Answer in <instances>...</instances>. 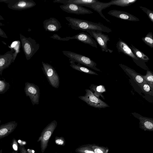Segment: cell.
<instances>
[{"mask_svg": "<svg viewBox=\"0 0 153 153\" xmlns=\"http://www.w3.org/2000/svg\"><path fill=\"white\" fill-rule=\"evenodd\" d=\"M65 18L69 22L68 25L74 30L85 31H99L108 33L112 32L110 28L100 23H94L70 17H66Z\"/></svg>", "mask_w": 153, "mask_h": 153, "instance_id": "6da1fadb", "label": "cell"}, {"mask_svg": "<svg viewBox=\"0 0 153 153\" xmlns=\"http://www.w3.org/2000/svg\"><path fill=\"white\" fill-rule=\"evenodd\" d=\"M22 48L27 60H30L39 49L40 45L30 37H26L19 34Z\"/></svg>", "mask_w": 153, "mask_h": 153, "instance_id": "7a4b0ae2", "label": "cell"}, {"mask_svg": "<svg viewBox=\"0 0 153 153\" xmlns=\"http://www.w3.org/2000/svg\"><path fill=\"white\" fill-rule=\"evenodd\" d=\"M63 54L69 58V60L79 63L97 71L100 72V69L96 66L97 63L89 58L74 52L63 51Z\"/></svg>", "mask_w": 153, "mask_h": 153, "instance_id": "3957f363", "label": "cell"}, {"mask_svg": "<svg viewBox=\"0 0 153 153\" xmlns=\"http://www.w3.org/2000/svg\"><path fill=\"white\" fill-rule=\"evenodd\" d=\"M57 122L54 120L43 130L37 142H40L41 152L43 153L47 148L49 139L57 126Z\"/></svg>", "mask_w": 153, "mask_h": 153, "instance_id": "277c9868", "label": "cell"}, {"mask_svg": "<svg viewBox=\"0 0 153 153\" xmlns=\"http://www.w3.org/2000/svg\"><path fill=\"white\" fill-rule=\"evenodd\" d=\"M42 69L49 84L53 87L58 88L59 86V77L55 68L51 65L42 62Z\"/></svg>", "mask_w": 153, "mask_h": 153, "instance_id": "5b68a950", "label": "cell"}, {"mask_svg": "<svg viewBox=\"0 0 153 153\" xmlns=\"http://www.w3.org/2000/svg\"><path fill=\"white\" fill-rule=\"evenodd\" d=\"M85 91V95L80 96L78 98L85 102L88 105L97 108L109 107L106 103L96 97L90 90L86 89Z\"/></svg>", "mask_w": 153, "mask_h": 153, "instance_id": "8992f818", "label": "cell"}, {"mask_svg": "<svg viewBox=\"0 0 153 153\" xmlns=\"http://www.w3.org/2000/svg\"><path fill=\"white\" fill-rule=\"evenodd\" d=\"M87 32L92 37L94 38L96 42L98 44L101 48L102 52L112 53L113 51L108 48V42L110 41L108 35H106L99 31H87Z\"/></svg>", "mask_w": 153, "mask_h": 153, "instance_id": "52a82bcc", "label": "cell"}, {"mask_svg": "<svg viewBox=\"0 0 153 153\" xmlns=\"http://www.w3.org/2000/svg\"><path fill=\"white\" fill-rule=\"evenodd\" d=\"M24 90L26 96L29 97L32 105H38L40 96L39 87L33 83L27 82L25 84Z\"/></svg>", "mask_w": 153, "mask_h": 153, "instance_id": "ba28073f", "label": "cell"}, {"mask_svg": "<svg viewBox=\"0 0 153 153\" xmlns=\"http://www.w3.org/2000/svg\"><path fill=\"white\" fill-rule=\"evenodd\" d=\"M116 47L119 53H122L130 57L137 64H144L143 61L138 58L134 54L127 44L121 39H119L116 44Z\"/></svg>", "mask_w": 153, "mask_h": 153, "instance_id": "9c48e42d", "label": "cell"}, {"mask_svg": "<svg viewBox=\"0 0 153 153\" xmlns=\"http://www.w3.org/2000/svg\"><path fill=\"white\" fill-rule=\"evenodd\" d=\"M59 7L63 11L68 13L80 15L90 14L93 13L91 10L82 6L73 4H63L60 5Z\"/></svg>", "mask_w": 153, "mask_h": 153, "instance_id": "30bf717a", "label": "cell"}, {"mask_svg": "<svg viewBox=\"0 0 153 153\" xmlns=\"http://www.w3.org/2000/svg\"><path fill=\"white\" fill-rule=\"evenodd\" d=\"M36 4L33 0H15L13 2L7 4V7L12 10H21L32 8Z\"/></svg>", "mask_w": 153, "mask_h": 153, "instance_id": "8fae6325", "label": "cell"}, {"mask_svg": "<svg viewBox=\"0 0 153 153\" xmlns=\"http://www.w3.org/2000/svg\"><path fill=\"white\" fill-rule=\"evenodd\" d=\"M65 38L67 41L70 39H75L93 47L96 48H97L96 41L89 34L84 32L80 33L73 36H67Z\"/></svg>", "mask_w": 153, "mask_h": 153, "instance_id": "7c38bea8", "label": "cell"}, {"mask_svg": "<svg viewBox=\"0 0 153 153\" xmlns=\"http://www.w3.org/2000/svg\"><path fill=\"white\" fill-rule=\"evenodd\" d=\"M132 114L139 120V128L144 131H153V119L143 117L136 113Z\"/></svg>", "mask_w": 153, "mask_h": 153, "instance_id": "4fadbf2b", "label": "cell"}, {"mask_svg": "<svg viewBox=\"0 0 153 153\" xmlns=\"http://www.w3.org/2000/svg\"><path fill=\"white\" fill-rule=\"evenodd\" d=\"M108 14L121 20L132 22L140 21L139 19L136 16L126 12L123 11L113 10L109 11L108 12Z\"/></svg>", "mask_w": 153, "mask_h": 153, "instance_id": "5bb4252c", "label": "cell"}, {"mask_svg": "<svg viewBox=\"0 0 153 153\" xmlns=\"http://www.w3.org/2000/svg\"><path fill=\"white\" fill-rule=\"evenodd\" d=\"M14 51L13 49L4 54H0V75L3 70L8 68L13 62V55Z\"/></svg>", "mask_w": 153, "mask_h": 153, "instance_id": "9a60e30c", "label": "cell"}, {"mask_svg": "<svg viewBox=\"0 0 153 153\" xmlns=\"http://www.w3.org/2000/svg\"><path fill=\"white\" fill-rule=\"evenodd\" d=\"M43 24L44 28L46 31L57 32L62 27L60 22L53 17L45 20L43 21Z\"/></svg>", "mask_w": 153, "mask_h": 153, "instance_id": "2e32d148", "label": "cell"}, {"mask_svg": "<svg viewBox=\"0 0 153 153\" xmlns=\"http://www.w3.org/2000/svg\"><path fill=\"white\" fill-rule=\"evenodd\" d=\"M120 67L126 73L129 74L132 77L134 81L140 87L142 84L146 83L141 75L135 71L122 64L119 65Z\"/></svg>", "mask_w": 153, "mask_h": 153, "instance_id": "e0dca14e", "label": "cell"}, {"mask_svg": "<svg viewBox=\"0 0 153 153\" xmlns=\"http://www.w3.org/2000/svg\"><path fill=\"white\" fill-rule=\"evenodd\" d=\"M17 126V123L14 121L0 125V139L10 134L14 130Z\"/></svg>", "mask_w": 153, "mask_h": 153, "instance_id": "ac0fdd59", "label": "cell"}, {"mask_svg": "<svg viewBox=\"0 0 153 153\" xmlns=\"http://www.w3.org/2000/svg\"><path fill=\"white\" fill-rule=\"evenodd\" d=\"M111 5L108 2H102L98 1H97L90 5H87L86 7L93 9L94 10L98 13L101 17L103 18L107 22L111 23L109 20L107 19L102 13V10Z\"/></svg>", "mask_w": 153, "mask_h": 153, "instance_id": "d6986e66", "label": "cell"}, {"mask_svg": "<svg viewBox=\"0 0 153 153\" xmlns=\"http://www.w3.org/2000/svg\"><path fill=\"white\" fill-rule=\"evenodd\" d=\"M98 1L97 0H55L54 3H59L63 4L68 3L76 4L81 6H86Z\"/></svg>", "mask_w": 153, "mask_h": 153, "instance_id": "ffe728a7", "label": "cell"}, {"mask_svg": "<svg viewBox=\"0 0 153 153\" xmlns=\"http://www.w3.org/2000/svg\"><path fill=\"white\" fill-rule=\"evenodd\" d=\"M89 88L90 91L96 97L99 98L100 96L104 100L105 99L102 94L106 92V90L103 85L91 84L89 86Z\"/></svg>", "mask_w": 153, "mask_h": 153, "instance_id": "44dd1931", "label": "cell"}, {"mask_svg": "<svg viewBox=\"0 0 153 153\" xmlns=\"http://www.w3.org/2000/svg\"><path fill=\"white\" fill-rule=\"evenodd\" d=\"M70 66L73 69L81 72H83L86 74L98 75L96 72L93 71L83 66L80 65L79 63L76 64L74 61L70 60Z\"/></svg>", "mask_w": 153, "mask_h": 153, "instance_id": "7402d4cb", "label": "cell"}, {"mask_svg": "<svg viewBox=\"0 0 153 153\" xmlns=\"http://www.w3.org/2000/svg\"><path fill=\"white\" fill-rule=\"evenodd\" d=\"M129 47L135 56L140 60L144 62H147L149 60L148 56L132 45H130Z\"/></svg>", "mask_w": 153, "mask_h": 153, "instance_id": "603a6c76", "label": "cell"}, {"mask_svg": "<svg viewBox=\"0 0 153 153\" xmlns=\"http://www.w3.org/2000/svg\"><path fill=\"white\" fill-rule=\"evenodd\" d=\"M137 0H113L109 2L111 5H115L124 7L135 3Z\"/></svg>", "mask_w": 153, "mask_h": 153, "instance_id": "cb8c5ba5", "label": "cell"}, {"mask_svg": "<svg viewBox=\"0 0 153 153\" xmlns=\"http://www.w3.org/2000/svg\"><path fill=\"white\" fill-rule=\"evenodd\" d=\"M92 144L81 146L77 148L75 152L77 153H95L92 148Z\"/></svg>", "mask_w": 153, "mask_h": 153, "instance_id": "d4e9b609", "label": "cell"}, {"mask_svg": "<svg viewBox=\"0 0 153 153\" xmlns=\"http://www.w3.org/2000/svg\"><path fill=\"white\" fill-rule=\"evenodd\" d=\"M142 40L144 43L151 48H153V35L152 32L148 33Z\"/></svg>", "mask_w": 153, "mask_h": 153, "instance_id": "484cf974", "label": "cell"}, {"mask_svg": "<svg viewBox=\"0 0 153 153\" xmlns=\"http://www.w3.org/2000/svg\"><path fill=\"white\" fill-rule=\"evenodd\" d=\"M142 77L145 82L153 88V74L149 70H147L146 74L145 76L142 75Z\"/></svg>", "mask_w": 153, "mask_h": 153, "instance_id": "4316f807", "label": "cell"}, {"mask_svg": "<svg viewBox=\"0 0 153 153\" xmlns=\"http://www.w3.org/2000/svg\"><path fill=\"white\" fill-rule=\"evenodd\" d=\"M92 148L95 153H108V148L102 146H99L95 144H92Z\"/></svg>", "mask_w": 153, "mask_h": 153, "instance_id": "83f0119b", "label": "cell"}, {"mask_svg": "<svg viewBox=\"0 0 153 153\" xmlns=\"http://www.w3.org/2000/svg\"><path fill=\"white\" fill-rule=\"evenodd\" d=\"M140 87L143 92L150 95H153V88L146 83L142 84Z\"/></svg>", "mask_w": 153, "mask_h": 153, "instance_id": "f1b7e54d", "label": "cell"}, {"mask_svg": "<svg viewBox=\"0 0 153 153\" xmlns=\"http://www.w3.org/2000/svg\"><path fill=\"white\" fill-rule=\"evenodd\" d=\"M15 46L14 47L12 46L13 48H13L14 52L13 55V61L14 62L15 60L17 54L20 52V48L21 46V43L19 41H16L13 42Z\"/></svg>", "mask_w": 153, "mask_h": 153, "instance_id": "f546056e", "label": "cell"}, {"mask_svg": "<svg viewBox=\"0 0 153 153\" xmlns=\"http://www.w3.org/2000/svg\"><path fill=\"white\" fill-rule=\"evenodd\" d=\"M139 8L147 14L149 18L153 23V11L146 7L142 6H140Z\"/></svg>", "mask_w": 153, "mask_h": 153, "instance_id": "4dcf8cb0", "label": "cell"}, {"mask_svg": "<svg viewBox=\"0 0 153 153\" xmlns=\"http://www.w3.org/2000/svg\"><path fill=\"white\" fill-rule=\"evenodd\" d=\"M11 145L13 151L15 153H18L19 150V146L17 141L15 138H13V139Z\"/></svg>", "mask_w": 153, "mask_h": 153, "instance_id": "1f68e13d", "label": "cell"}, {"mask_svg": "<svg viewBox=\"0 0 153 153\" xmlns=\"http://www.w3.org/2000/svg\"><path fill=\"white\" fill-rule=\"evenodd\" d=\"M55 142L58 145L62 146H64L65 143L64 138L62 137H59L56 136L55 138Z\"/></svg>", "mask_w": 153, "mask_h": 153, "instance_id": "d6a6232c", "label": "cell"}, {"mask_svg": "<svg viewBox=\"0 0 153 153\" xmlns=\"http://www.w3.org/2000/svg\"><path fill=\"white\" fill-rule=\"evenodd\" d=\"M0 36L6 39H7L8 37L6 33L0 27Z\"/></svg>", "mask_w": 153, "mask_h": 153, "instance_id": "836d02e7", "label": "cell"}, {"mask_svg": "<svg viewBox=\"0 0 153 153\" xmlns=\"http://www.w3.org/2000/svg\"><path fill=\"white\" fill-rule=\"evenodd\" d=\"M19 150L20 151V153H28L24 146H19Z\"/></svg>", "mask_w": 153, "mask_h": 153, "instance_id": "e575fe53", "label": "cell"}, {"mask_svg": "<svg viewBox=\"0 0 153 153\" xmlns=\"http://www.w3.org/2000/svg\"><path fill=\"white\" fill-rule=\"evenodd\" d=\"M17 142L18 143L19 146H24L27 144V142L24 140H19L17 141Z\"/></svg>", "mask_w": 153, "mask_h": 153, "instance_id": "d590c367", "label": "cell"}, {"mask_svg": "<svg viewBox=\"0 0 153 153\" xmlns=\"http://www.w3.org/2000/svg\"><path fill=\"white\" fill-rule=\"evenodd\" d=\"M15 0H0V2H4L7 4L11 3L14 2Z\"/></svg>", "mask_w": 153, "mask_h": 153, "instance_id": "8d00e7d4", "label": "cell"}, {"mask_svg": "<svg viewBox=\"0 0 153 153\" xmlns=\"http://www.w3.org/2000/svg\"><path fill=\"white\" fill-rule=\"evenodd\" d=\"M4 18L0 15V26H3L4 25L2 23L0 22V21L1 20H4Z\"/></svg>", "mask_w": 153, "mask_h": 153, "instance_id": "74e56055", "label": "cell"}, {"mask_svg": "<svg viewBox=\"0 0 153 153\" xmlns=\"http://www.w3.org/2000/svg\"><path fill=\"white\" fill-rule=\"evenodd\" d=\"M0 153H2V149H1L0 150Z\"/></svg>", "mask_w": 153, "mask_h": 153, "instance_id": "f35d334b", "label": "cell"}, {"mask_svg": "<svg viewBox=\"0 0 153 153\" xmlns=\"http://www.w3.org/2000/svg\"><path fill=\"white\" fill-rule=\"evenodd\" d=\"M10 153H15L13 151V152H10Z\"/></svg>", "mask_w": 153, "mask_h": 153, "instance_id": "ab89813d", "label": "cell"}, {"mask_svg": "<svg viewBox=\"0 0 153 153\" xmlns=\"http://www.w3.org/2000/svg\"><path fill=\"white\" fill-rule=\"evenodd\" d=\"M1 122V121L0 120V123Z\"/></svg>", "mask_w": 153, "mask_h": 153, "instance_id": "60d3db41", "label": "cell"}]
</instances>
